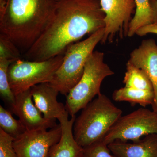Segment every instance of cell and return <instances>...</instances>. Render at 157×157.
Masks as SVG:
<instances>
[{"label":"cell","instance_id":"14","mask_svg":"<svg viewBox=\"0 0 157 157\" xmlns=\"http://www.w3.org/2000/svg\"><path fill=\"white\" fill-rule=\"evenodd\" d=\"M69 115L66 113L58 119L61 127V137L52 149L50 157H82L83 148L76 142L73 135V127L76 115L69 119Z\"/></svg>","mask_w":157,"mask_h":157},{"label":"cell","instance_id":"12","mask_svg":"<svg viewBox=\"0 0 157 157\" xmlns=\"http://www.w3.org/2000/svg\"><path fill=\"white\" fill-rule=\"evenodd\" d=\"M31 90L34 104L45 118L56 120L68 112L65 105L57 101L59 93L49 82L34 86Z\"/></svg>","mask_w":157,"mask_h":157},{"label":"cell","instance_id":"25","mask_svg":"<svg viewBox=\"0 0 157 157\" xmlns=\"http://www.w3.org/2000/svg\"><path fill=\"white\" fill-rule=\"evenodd\" d=\"M7 0H0V11L2 10L5 7Z\"/></svg>","mask_w":157,"mask_h":157},{"label":"cell","instance_id":"8","mask_svg":"<svg viewBox=\"0 0 157 157\" xmlns=\"http://www.w3.org/2000/svg\"><path fill=\"white\" fill-rule=\"evenodd\" d=\"M105 14L104 37L102 44L112 43L118 38L128 36L129 26L135 14V0H100Z\"/></svg>","mask_w":157,"mask_h":157},{"label":"cell","instance_id":"17","mask_svg":"<svg viewBox=\"0 0 157 157\" xmlns=\"http://www.w3.org/2000/svg\"><path fill=\"white\" fill-rule=\"evenodd\" d=\"M123 83L125 87L154 91L152 83L145 72L128 61L126 64V72L124 76Z\"/></svg>","mask_w":157,"mask_h":157},{"label":"cell","instance_id":"16","mask_svg":"<svg viewBox=\"0 0 157 157\" xmlns=\"http://www.w3.org/2000/svg\"><path fill=\"white\" fill-rule=\"evenodd\" d=\"M136 9L135 15L129 26L128 37L136 34L138 29L153 24V13L150 0H135Z\"/></svg>","mask_w":157,"mask_h":157},{"label":"cell","instance_id":"6","mask_svg":"<svg viewBox=\"0 0 157 157\" xmlns=\"http://www.w3.org/2000/svg\"><path fill=\"white\" fill-rule=\"evenodd\" d=\"M65 53L43 61L21 59L10 65L8 70L9 85L14 95L44 82H49L61 65Z\"/></svg>","mask_w":157,"mask_h":157},{"label":"cell","instance_id":"1","mask_svg":"<svg viewBox=\"0 0 157 157\" xmlns=\"http://www.w3.org/2000/svg\"><path fill=\"white\" fill-rule=\"evenodd\" d=\"M105 17L100 0H59L48 27L22 56L26 60L39 62L65 53L85 35L104 28Z\"/></svg>","mask_w":157,"mask_h":157},{"label":"cell","instance_id":"9","mask_svg":"<svg viewBox=\"0 0 157 157\" xmlns=\"http://www.w3.org/2000/svg\"><path fill=\"white\" fill-rule=\"evenodd\" d=\"M61 135L59 124L49 130L27 131L14 139L13 146L17 157H50L52 149Z\"/></svg>","mask_w":157,"mask_h":157},{"label":"cell","instance_id":"19","mask_svg":"<svg viewBox=\"0 0 157 157\" xmlns=\"http://www.w3.org/2000/svg\"><path fill=\"white\" fill-rule=\"evenodd\" d=\"M14 62L6 57L0 56V94L3 100L10 106L14 104L15 96L9 85L8 70L10 65Z\"/></svg>","mask_w":157,"mask_h":157},{"label":"cell","instance_id":"5","mask_svg":"<svg viewBox=\"0 0 157 157\" xmlns=\"http://www.w3.org/2000/svg\"><path fill=\"white\" fill-rule=\"evenodd\" d=\"M114 74L104 62V52L94 51L90 55L78 83L66 96V109L71 117L82 109L101 94V86L106 77Z\"/></svg>","mask_w":157,"mask_h":157},{"label":"cell","instance_id":"7","mask_svg":"<svg viewBox=\"0 0 157 157\" xmlns=\"http://www.w3.org/2000/svg\"><path fill=\"white\" fill-rule=\"evenodd\" d=\"M151 134L157 135V113L140 108L121 116L109 129L103 141L107 145L116 140L134 142Z\"/></svg>","mask_w":157,"mask_h":157},{"label":"cell","instance_id":"11","mask_svg":"<svg viewBox=\"0 0 157 157\" xmlns=\"http://www.w3.org/2000/svg\"><path fill=\"white\" fill-rule=\"evenodd\" d=\"M128 61L143 70L151 81L155 96L152 107L157 113V44L154 39L143 40L130 54Z\"/></svg>","mask_w":157,"mask_h":157},{"label":"cell","instance_id":"10","mask_svg":"<svg viewBox=\"0 0 157 157\" xmlns=\"http://www.w3.org/2000/svg\"><path fill=\"white\" fill-rule=\"evenodd\" d=\"M11 107L27 131L48 130L57 125L56 120H50L44 117L33 103L31 88L15 96V101Z\"/></svg>","mask_w":157,"mask_h":157},{"label":"cell","instance_id":"4","mask_svg":"<svg viewBox=\"0 0 157 157\" xmlns=\"http://www.w3.org/2000/svg\"><path fill=\"white\" fill-rule=\"evenodd\" d=\"M104 28L90 35L87 39L69 45L60 67L49 83L63 95L67 96L81 78L86 63L104 37Z\"/></svg>","mask_w":157,"mask_h":157},{"label":"cell","instance_id":"15","mask_svg":"<svg viewBox=\"0 0 157 157\" xmlns=\"http://www.w3.org/2000/svg\"><path fill=\"white\" fill-rule=\"evenodd\" d=\"M154 91L137 89L133 88H121L115 90L112 94L113 100L116 102H128L132 106L138 104L143 107L153 104Z\"/></svg>","mask_w":157,"mask_h":157},{"label":"cell","instance_id":"21","mask_svg":"<svg viewBox=\"0 0 157 157\" xmlns=\"http://www.w3.org/2000/svg\"><path fill=\"white\" fill-rule=\"evenodd\" d=\"M82 157H115L103 140L83 148Z\"/></svg>","mask_w":157,"mask_h":157},{"label":"cell","instance_id":"18","mask_svg":"<svg viewBox=\"0 0 157 157\" xmlns=\"http://www.w3.org/2000/svg\"><path fill=\"white\" fill-rule=\"evenodd\" d=\"M0 129L14 139L27 131L19 119H15L11 112L2 105H0Z\"/></svg>","mask_w":157,"mask_h":157},{"label":"cell","instance_id":"24","mask_svg":"<svg viewBox=\"0 0 157 157\" xmlns=\"http://www.w3.org/2000/svg\"><path fill=\"white\" fill-rule=\"evenodd\" d=\"M153 13V24L157 26V0H150Z\"/></svg>","mask_w":157,"mask_h":157},{"label":"cell","instance_id":"2","mask_svg":"<svg viewBox=\"0 0 157 157\" xmlns=\"http://www.w3.org/2000/svg\"><path fill=\"white\" fill-rule=\"evenodd\" d=\"M59 0H7L0 11V33L24 54L53 18Z\"/></svg>","mask_w":157,"mask_h":157},{"label":"cell","instance_id":"20","mask_svg":"<svg viewBox=\"0 0 157 157\" xmlns=\"http://www.w3.org/2000/svg\"><path fill=\"white\" fill-rule=\"evenodd\" d=\"M22 55L9 37L3 34H0V56L8 58L13 61L21 59Z\"/></svg>","mask_w":157,"mask_h":157},{"label":"cell","instance_id":"3","mask_svg":"<svg viewBox=\"0 0 157 157\" xmlns=\"http://www.w3.org/2000/svg\"><path fill=\"white\" fill-rule=\"evenodd\" d=\"M122 113L121 109L101 93L82 109L80 115L76 118L73 132L76 142L84 148L104 140Z\"/></svg>","mask_w":157,"mask_h":157},{"label":"cell","instance_id":"13","mask_svg":"<svg viewBox=\"0 0 157 157\" xmlns=\"http://www.w3.org/2000/svg\"><path fill=\"white\" fill-rule=\"evenodd\" d=\"M107 146L115 157H157V135H147L132 143L116 140Z\"/></svg>","mask_w":157,"mask_h":157},{"label":"cell","instance_id":"23","mask_svg":"<svg viewBox=\"0 0 157 157\" xmlns=\"http://www.w3.org/2000/svg\"><path fill=\"white\" fill-rule=\"evenodd\" d=\"M152 33L157 35V26L155 25L151 24L150 25L145 26L138 29L136 34L140 36H146L147 34Z\"/></svg>","mask_w":157,"mask_h":157},{"label":"cell","instance_id":"22","mask_svg":"<svg viewBox=\"0 0 157 157\" xmlns=\"http://www.w3.org/2000/svg\"><path fill=\"white\" fill-rule=\"evenodd\" d=\"M14 138L0 129V157H17L13 146Z\"/></svg>","mask_w":157,"mask_h":157}]
</instances>
